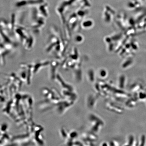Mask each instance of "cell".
Returning a JSON list of instances; mask_svg holds the SVG:
<instances>
[{
    "mask_svg": "<svg viewBox=\"0 0 146 146\" xmlns=\"http://www.w3.org/2000/svg\"><path fill=\"white\" fill-rule=\"evenodd\" d=\"M33 104L31 96L16 93L5 104L3 111L19 125H27L32 121Z\"/></svg>",
    "mask_w": 146,
    "mask_h": 146,
    "instance_id": "obj_1",
    "label": "cell"
},
{
    "mask_svg": "<svg viewBox=\"0 0 146 146\" xmlns=\"http://www.w3.org/2000/svg\"><path fill=\"white\" fill-rule=\"evenodd\" d=\"M8 128V125L6 123H3L1 126V145H6L11 140L12 138L7 132Z\"/></svg>",
    "mask_w": 146,
    "mask_h": 146,
    "instance_id": "obj_2",
    "label": "cell"
}]
</instances>
